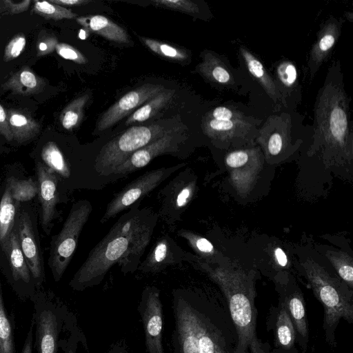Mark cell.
I'll list each match as a JSON object with an SVG mask.
<instances>
[{"mask_svg":"<svg viewBox=\"0 0 353 353\" xmlns=\"http://www.w3.org/2000/svg\"><path fill=\"white\" fill-rule=\"evenodd\" d=\"M140 204L129 208L90 250L69 283L72 290L83 291L99 285L116 264L125 274L138 269L159 220L157 212Z\"/></svg>","mask_w":353,"mask_h":353,"instance_id":"6da1fadb","label":"cell"},{"mask_svg":"<svg viewBox=\"0 0 353 353\" xmlns=\"http://www.w3.org/2000/svg\"><path fill=\"white\" fill-rule=\"evenodd\" d=\"M175 353H227L208 318L181 290L173 294Z\"/></svg>","mask_w":353,"mask_h":353,"instance_id":"7a4b0ae2","label":"cell"},{"mask_svg":"<svg viewBox=\"0 0 353 353\" xmlns=\"http://www.w3.org/2000/svg\"><path fill=\"white\" fill-rule=\"evenodd\" d=\"M166 123L131 127L105 143L92 162L91 179L93 188L105 185V179L117 166L174 126H169Z\"/></svg>","mask_w":353,"mask_h":353,"instance_id":"3957f363","label":"cell"},{"mask_svg":"<svg viewBox=\"0 0 353 353\" xmlns=\"http://www.w3.org/2000/svg\"><path fill=\"white\" fill-rule=\"evenodd\" d=\"M32 322L34 327V348L37 353H58L60 336L74 319L63 303L43 294H34Z\"/></svg>","mask_w":353,"mask_h":353,"instance_id":"277c9868","label":"cell"},{"mask_svg":"<svg viewBox=\"0 0 353 353\" xmlns=\"http://www.w3.org/2000/svg\"><path fill=\"white\" fill-rule=\"evenodd\" d=\"M92 210V204L88 200H79L74 203L61 230L52 237L48 265L55 281L62 278L68 268Z\"/></svg>","mask_w":353,"mask_h":353,"instance_id":"5b68a950","label":"cell"},{"mask_svg":"<svg viewBox=\"0 0 353 353\" xmlns=\"http://www.w3.org/2000/svg\"><path fill=\"white\" fill-rule=\"evenodd\" d=\"M184 165L179 163L171 167L148 171L136 178L113 196L101 217L100 223H105L122 211L141 201L145 196L172 174L182 168Z\"/></svg>","mask_w":353,"mask_h":353,"instance_id":"8992f818","label":"cell"},{"mask_svg":"<svg viewBox=\"0 0 353 353\" xmlns=\"http://www.w3.org/2000/svg\"><path fill=\"white\" fill-rule=\"evenodd\" d=\"M184 140L181 127L174 125L163 135L134 152L117 166L107 177L105 185L143 168L158 156L165 154L176 155L180 152Z\"/></svg>","mask_w":353,"mask_h":353,"instance_id":"52a82bcc","label":"cell"},{"mask_svg":"<svg viewBox=\"0 0 353 353\" xmlns=\"http://www.w3.org/2000/svg\"><path fill=\"white\" fill-rule=\"evenodd\" d=\"M194 185L188 171H181L172 178L158 193L159 219L173 228L190 203Z\"/></svg>","mask_w":353,"mask_h":353,"instance_id":"ba28073f","label":"cell"},{"mask_svg":"<svg viewBox=\"0 0 353 353\" xmlns=\"http://www.w3.org/2000/svg\"><path fill=\"white\" fill-rule=\"evenodd\" d=\"M138 311L143 327L147 353H165L162 341L163 308L157 288L148 285L144 288Z\"/></svg>","mask_w":353,"mask_h":353,"instance_id":"9c48e42d","label":"cell"},{"mask_svg":"<svg viewBox=\"0 0 353 353\" xmlns=\"http://www.w3.org/2000/svg\"><path fill=\"white\" fill-rule=\"evenodd\" d=\"M165 89L161 84L145 83L126 93L100 117L96 125L97 131L110 128Z\"/></svg>","mask_w":353,"mask_h":353,"instance_id":"30bf717a","label":"cell"},{"mask_svg":"<svg viewBox=\"0 0 353 353\" xmlns=\"http://www.w3.org/2000/svg\"><path fill=\"white\" fill-rule=\"evenodd\" d=\"M185 252L169 234L161 235L153 245L138 269L145 274L159 273L185 260Z\"/></svg>","mask_w":353,"mask_h":353,"instance_id":"8fae6325","label":"cell"},{"mask_svg":"<svg viewBox=\"0 0 353 353\" xmlns=\"http://www.w3.org/2000/svg\"><path fill=\"white\" fill-rule=\"evenodd\" d=\"M17 223L16 230L19 244L35 288L39 289L43 281V271L32 221L28 212L23 211L20 214Z\"/></svg>","mask_w":353,"mask_h":353,"instance_id":"7c38bea8","label":"cell"},{"mask_svg":"<svg viewBox=\"0 0 353 353\" xmlns=\"http://www.w3.org/2000/svg\"><path fill=\"white\" fill-rule=\"evenodd\" d=\"M39 196L41 205V224L43 230L48 228L54 219L59 201L57 178L55 173L41 162H37Z\"/></svg>","mask_w":353,"mask_h":353,"instance_id":"4fadbf2b","label":"cell"},{"mask_svg":"<svg viewBox=\"0 0 353 353\" xmlns=\"http://www.w3.org/2000/svg\"><path fill=\"white\" fill-rule=\"evenodd\" d=\"M3 252L10 263L12 281L15 283H22L33 296L34 290L31 287L35 288V285L34 282L32 283L33 280L22 252L15 228L11 232Z\"/></svg>","mask_w":353,"mask_h":353,"instance_id":"5bb4252c","label":"cell"},{"mask_svg":"<svg viewBox=\"0 0 353 353\" xmlns=\"http://www.w3.org/2000/svg\"><path fill=\"white\" fill-rule=\"evenodd\" d=\"M46 86V80L28 66L14 73L1 85L3 90H10L16 94L22 96L39 94L44 90Z\"/></svg>","mask_w":353,"mask_h":353,"instance_id":"9a60e30c","label":"cell"},{"mask_svg":"<svg viewBox=\"0 0 353 353\" xmlns=\"http://www.w3.org/2000/svg\"><path fill=\"white\" fill-rule=\"evenodd\" d=\"M77 21L87 30L106 39L121 43L130 42L125 30L105 16H81L77 18Z\"/></svg>","mask_w":353,"mask_h":353,"instance_id":"2e32d148","label":"cell"},{"mask_svg":"<svg viewBox=\"0 0 353 353\" xmlns=\"http://www.w3.org/2000/svg\"><path fill=\"white\" fill-rule=\"evenodd\" d=\"M6 113L13 140L23 143L34 138L40 132L39 123L28 111L11 108L8 109Z\"/></svg>","mask_w":353,"mask_h":353,"instance_id":"e0dca14e","label":"cell"},{"mask_svg":"<svg viewBox=\"0 0 353 353\" xmlns=\"http://www.w3.org/2000/svg\"><path fill=\"white\" fill-rule=\"evenodd\" d=\"M15 213V201L12 199L9 185L6 184L0 202V245L3 251L14 228Z\"/></svg>","mask_w":353,"mask_h":353,"instance_id":"ac0fdd59","label":"cell"},{"mask_svg":"<svg viewBox=\"0 0 353 353\" xmlns=\"http://www.w3.org/2000/svg\"><path fill=\"white\" fill-rule=\"evenodd\" d=\"M175 95V90L165 89L137 109L127 119L125 125L136 122H143L154 116L165 107Z\"/></svg>","mask_w":353,"mask_h":353,"instance_id":"d6986e66","label":"cell"},{"mask_svg":"<svg viewBox=\"0 0 353 353\" xmlns=\"http://www.w3.org/2000/svg\"><path fill=\"white\" fill-rule=\"evenodd\" d=\"M13 319L8 313L0 283V353H17Z\"/></svg>","mask_w":353,"mask_h":353,"instance_id":"ffe728a7","label":"cell"},{"mask_svg":"<svg viewBox=\"0 0 353 353\" xmlns=\"http://www.w3.org/2000/svg\"><path fill=\"white\" fill-rule=\"evenodd\" d=\"M41 159L45 165L55 174L64 179H69L71 170L63 153L53 141L48 142L41 150Z\"/></svg>","mask_w":353,"mask_h":353,"instance_id":"44dd1931","label":"cell"},{"mask_svg":"<svg viewBox=\"0 0 353 353\" xmlns=\"http://www.w3.org/2000/svg\"><path fill=\"white\" fill-rule=\"evenodd\" d=\"M284 305L293 323L295 331L306 342L308 337V327L303 298L299 294L292 295Z\"/></svg>","mask_w":353,"mask_h":353,"instance_id":"7402d4cb","label":"cell"},{"mask_svg":"<svg viewBox=\"0 0 353 353\" xmlns=\"http://www.w3.org/2000/svg\"><path fill=\"white\" fill-rule=\"evenodd\" d=\"M90 98L85 94L71 101L61 112L60 121L63 128L68 130L77 128L81 121L84 107Z\"/></svg>","mask_w":353,"mask_h":353,"instance_id":"603a6c76","label":"cell"},{"mask_svg":"<svg viewBox=\"0 0 353 353\" xmlns=\"http://www.w3.org/2000/svg\"><path fill=\"white\" fill-rule=\"evenodd\" d=\"M14 201L31 200L39 193V185L32 179H18L13 176L8 179L7 183Z\"/></svg>","mask_w":353,"mask_h":353,"instance_id":"cb8c5ba5","label":"cell"},{"mask_svg":"<svg viewBox=\"0 0 353 353\" xmlns=\"http://www.w3.org/2000/svg\"><path fill=\"white\" fill-rule=\"evenodd\" d=\"M276 335L278 341L283 347L289 349L294 345L295 330L285 305L281 306L277 316Z\"/></svg>","mask_w":353,"mask_h":353,"instance_id":"d4e9b609","label":"cell"},{"mask_svg":"<svg viewBox=\"0 0 353 353\" xmlns=\"http://www.w3.org/2000/svg\"><path fill=\"white\" fill-rule=\"evenodd\" d=\"M139 39L152 52L166 59L183 61L188 57L183 49L148 37H139Z\"/></svg>","mask_w":353,"mask_h":353,"instance_id":"484cf974","label":"cell"},{"mask_svg":"<svg viewBox=\"0 0 353 353\" xmlns=\"http://www.w3.org/2000/svg\"><path fill=\"white\" fill-rule=\"evenodd\" d=\"M32 11L46 19L61 20L77 17L70 10L46 1H33Z\"/></svg>","mask_w":353,"mask_h":353,"instance_id":"4316f807","label":"cell"},{"mask_svg":"<svg viewBox=\"0 0 353 353\" xmlns=\"http://www.w3.org/2000/svg\"><path fill=\"white\" fill-rule=\"evenodd\" d=\"M330 128L333 137L341 141L347 131V120L345 112L339 106H335L331 112Z\"/></svg>","mask_w":353,"mask_h":353,"instance_id":"83f0119b","label":"cell"},{"mask_svg":"<svg viewBox=\"0 0 353 353\" xmlns=\"http://www.w3.org/2000/svg\"><path fill=\"white\" fill-rule=\"evenodd\" d=\"M26 45V39L24 34H16L5 47L3 61L8 62L18 57L23 51Z\"/></svg>","mask_w":353,"mask_h":353,"instance_id":"f1b7e54d","label":"cell"},{"mask_svg":"<svg viewBox=\"0 0 353 353\" xmlns=\"http://www.w3.org/2000/svg\"><path fill=\"white\" fill-rule=\"evenodd\" d=\"M152 3L157 6L185 13H195L199 10L195 3L187 0H153Z\"/></svg>","mask_w":353,"mask_h":353,"instance_id":"f546056e","label":"cell"},{"mask_svg":"<svg viewBox=\"0 0 353 353\" xmlns=\"http://www.w3.org/2000/svg\"><path fill=\"white\" fill-rule=\"evenodd\" d=\"M58 44L57 37L52 34L42 30L38 35L37 41V54L38 57H42L55 50Z\"/></svg>","mask_w":353,"mask_h":353,"instance_id":"4dcf8cb0","label":"cell"},{"mask_svg":"<svg viewBox=\"0 0 353 353\" xmlns=\"http://www.w3.org/2000/svg\"><path fill=\"white\" fill-rule=\"evenodd\" d=\"M82 339L81 332L75 323L70 329L68 337L61 339L59 347L63 353H77L78 344Z\"/></svg>","mask_w":353,"mask_h":353,"instance_id":"1f68e13d","label":"cell"},{"mask_svg":"<svg viewBox=\"0 0 353 353\" xmlns=\"http://www.w3.org/2000/svg\"><path fill=\"white\" fill-rule=\"evenodd\" d=\"M32 1L0 0V18L23 12L28 10Z\"/></svg>","mask_w":353,"mask_h":353,"instance_id":"d6a6232c","label":"cell"},{"mask_svg":"<svg viewBox=\"0 0 353 353\" xmlns=\"http://www.w3.org/2000/svg\"><path fill=\"white\" fill-rule=\"evenodd\" d=\"M55 50L60 57L77 63L85 64L88 62L83 54L68 43H58Z\"/></svg>","mask_w":353,"mask_h":353,"instance_id":"836d02e7","label":"cell"},{"mask_svg":"<svg viewBox=\"0 0 353 353\" xmlns=\"http://www.w3.org/2000/svg\"><path fill=\"white\" fill-rule=\"evenodd\" d=\"M279 75L282 81L287 85H292L296 79L297 72L294 65L288 64L279 69Z\"/></svg>","mask_w":353,"mask_h":353,"instance_id":"e575fe53","label":"cell"},{"mask_svg":"<svg viewBox=\"0 0 353 353\" xmlns=\"http://www.w3.org/2000/svg\"><path fill=\"white\" fill-rule=\"evenodd\" d=\"M248 159L246 152L237 151L230 153L226 158V163L231 168H239L243 165Z\"/></svg>","mask_w":353,"mask_h":353,"instance_id":"d590c367","label":"cell"},{"mask_svg":"<svg viewBox=\"0 0 353 353\" xmlns=\"http://www.w3.org/2000/svg\"><path fill=\"white\" fill-rule=\"evenodd\" d=\"M0 134L8 141L13 140L12 134L8 124L6 110L0 104Z\"/></svg>","mask_w":353,"mask_h":353,"instance_id":"8d00e7d4","label":"cell"},{"mask_svg":"<svg viewBox=\"0 0 353 353\" xmlns=\"http://www.w3.org/2000/svg\"><path fill=\"white\" fill-rule=\"evenodd\" d=\"M250 72L254 77L263 79L265 77L263 66L257 59L252 58L249 54L245 55Z\"/></svg>","mask_w":353,"mask_h":353,"instance_id":"74e56055","label":"cell"},{"mask_svg":"<svg viewBox=\"0 0 353 353\" xmlns=\"http://www.w3.org/2000/svg\"><path fill=\"white\" fill-rule=\"evenodd\" d=\"M281 148L282 139L281 135L278 133L273 134L270 137L268 143V150L270 153L272 155H276L281 152Z\"/></svg>","mask_w":353,"mask_h":353,"instance_id":"f35d334b","label":"cell"},{"mask_svg":"<svg viewBox=\"0 0 353 353\" xmlns=\"http://www.w3.org/2000/svg\"><path fill=\"white\" fill-rule=\"evenodd\" d=\"M33 322L31 321L30 327L26 334V339L23 345L21 353H33L34 339H33Z\"/></svg>","mask_w":353,"mask_h":353,"instance_id":"ab89813d","label":"cell"},{"mask_svg":"<svg viewBox=\"0 0 353 353\" xmlns=\"http://www.w3.org/2000/svg\"><path fill=\"white\" fill-rule=\"evenodd\" d=\"M208 126L209 128L216 131L229 130L233 128V123L232 121H223L217 119H211Z\"/></svg>","mask_w":353,"mask_h":353,"instance_id":"60d3db41","label":"cell"},{"mask_svg":"<svg viewBox=\"0 0 353 353\" xmlns=\"http://www.w3.org/2000/svg\"><path fill=\"white\" fill-rule=\"evenodd\" d=\"M338 272L340 276L351 286L353 281V269L352 265L343 264L338 267Z\"/></svg>","mask_w":353,"mask_h":353,"instance_id":"b9f144b4","label":"cell"},{"mask_svg":"<svg viewBox=\"0 0 353 353\" xmlns=\"http://www.w3.org/2000/svg\"><path fill=\"white\" fill-rule=\"evenodd\" d=\"M211 74L212 77L219 83H226L230 78L228 72L221 66L214 67Z\"/></svg>","mask_w":353,"mask_h":353,"instance_id":"7bdbcfd3","label":"cell"},{"mask_svg":"<svg viewBox=\"0 0 353 353\" xmlns=\"http://www.w3.org/2000/svg\"><path fill=\"white\" fill-rule=\"evenodd\" d=\"M212 117L217 120L230 121L232 112L225 107H217L213 110Z\"/></svg>","mask_w":353,"mask_h":353,"instance_id":"ee69618b","label":"cell"},{"mask_svg":"<svg viewBox=\"0 0 353 353\" xmlns=\"http://www.w3.org/2000/svg\"><path fill=\"white\" fill-rule=\"evenodd\" d=\"M49 2L61 7L81 6L90 3V0H50Z\"/></svg>","mask_w":353,"mask_h":353,"instance_id":"f6af8a7d","label":"cell"},{"mask_svg":"<svg viewBox=\"0 0 353 353\" xmlns=\"http://www.w3.org/2000/svg\"><path fill=\"white\" fill-rule=\"evenodd\" d=\"M334 42L335 39L332 34H325L320 40L319 46L321 51L325 52L331 48Z\"/></svg>","mask_w":353,"mask_h":353,"instance_id":"bcb514c9","label":"cell"},{"mask_svg":"<svg viewBox=\"0 0 353 353\" xmlns=\"http://www.w3.org/2000/svg\"><path fill=\"white\" fill-rule=\"evenodd\" d=\"M275 255L279 265L285 266L288 263V259L284 252L281 248H278L275 250Z\"/></svg>","mask_w":353,"mask_h":353,"instance_id":"7dc6e473","label":"cell"},{"mask_svg":"<svg viewBox=\"0 0 353 353\" xmlns=\"http://www.w3.org/2000/svg\"><path fill=\"white\" fill-rule=\"evenodd\" d=\"M108 353H128L124 347L121 345H114Z\"/></svg>","mask_w":353,"mask_h":353,"instance_id":"c3c4849f","label":"cell"},{"mask_svg":"<svg viewBox=\"0 0 353 353\" xmlns=\"http://www.w3.org/2000/svg\"><path fill=\"white\" fill-rule=\"evenodd\" d=\"M0 150H1V145H0Z\"/></svg>","mask_w":353,"mask_h":353,"instance_id":"681fc988","label":"cell"}]
</instances>
